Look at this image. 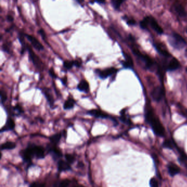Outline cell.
<instances>
[{
  "label": "cell",
  "instance_id": "31",
  "mask_svg": "<svg viewBox=\"0 0 187 187\" xmlns=\"http://www.w3.org/2000/svg\"><path fill=\"white\" fill-rule=\"evenodd\" d=\"M120 119L122 122H124L125 124H129L130 123V120L129 119H127L125 115V110H122L121 112V117H120Z\"/></svg>",
  "mask_w": 187,
  "mask_h": 187
},
{
  "label": "cell",
  "instance_id": "40",
  "mask_svg": "<svg viewBox=\"0 0 187 187\" xmlns=\"http://www.w3.org/2000/svg\"><path fill=\"white\" fill-rule=\"evenodd\" d=\"M127 18V17H126ZM127 24L129 25H130V26H132V25H134L136 24V22L133 19H128L127 20Z\"/></svg>",
  "mask_w": 187,
  "mask_h": 187
},
{
  "label": "cell",
  "instance_id": "19",
  "mask_svg": "<svg viewBox=\"0 0 187 187\" xmlns=\"http://www.w3.org/2000/svg\"><path fill=\"white\" fill-rule=\"evenodd\" d=\"M58 170L59 172L70 171L71 170V167L68 162H66L63 160H60L58 161Z\"/></svg>",
  "mask_w": 187,
  "mask_h": 187
},
{
  "label": "cell",
  "instance_id": "43",
  "mask_svg": "<svg viewBox=\"0 0 187 187\" xmlns=\"http://www.w3.org/2000/svg\"><path fill=\"white\" fill-rule=\"evenodd\" d=\"M73 187H85L84 186H83V185H75V186H73Z\"/></svg>",
  "mask_w": 187,
  "mask_h": 187
},
{
  "label": "cell",
  "instance_id": "15",
  "mask_svg": "<svg viewBox=\"0 0 187 187\" xmlns=\"http://www.w3.org/2000/svg\"><path fill=\"white\" fill-rule=\"evenodd\" d=\"M15 121L11 117H8L7 119V121H6L5 126L1 129V132L2 133L3 132L13 130L15 129Z\"/></svg>",
  "mask_w": 187,
  "mask_h": 187
},
{
  "label": "cell",
  "instance_id": "1",
  "mask_svg": "<svg viewBox=\"0 0 187 187\" xmlns=\"http://www.w3.org/2000/svg\"><path fill=\"white\" fill-rule=\"evenodd\" d=\"M145 116L146 121L150 125L154 134L156 136L164 137L165 135V129L160 120L154 114L153 110L151 109L147 110Z\"/></svg>",
  "mask_w": 187,
  "mask_h": 187
},
{
  "label": "cell",
  "instance_id": "23",
  "mask_svg": "<svg viewBox=\"0 0 187 187\" xmlns=\"http://www.w3.org/2000/svg\"><path fill=\"white\" fill-rule=\"evenodd\" d=\"M16 147V144L12 142H7L1 145L2 150H11Z\"/></svg>",
  "mask_w": 187,
  "mask_h": 187
},
{
  "label": "cell",
  "instance_id": "39",
  "mask_svg": "<svg viewBox=\"0 0 187 187\" xmlns=\"http://www.w3.org/2000/svg\"><path fill=\"white\" fill-rule=\"evenodd\" d=\"M61 81L62 84L64 86H67V83H68V78L66 76H65L64 78H61Z\"/></svg>",
  "mask_w": 187,
  "mask_h": 187
},
{
  "label": "cell",
  "instance_id": "3",
  "mask_svg": "<svg viewBox=\"0 0 187 187\" xmlns=\"http://www.w3.org/2000/svg\"><path fill=\"white\" fill-rule=\"evenodd\" d=\"M168 41L171 46L177 49H182L187 45L185 39L180 34L176 32H173L170 35Z\"/></svg>",
  "mask_w": 187,
  "mask_h": 187
},
{
  "label": "cell",
  "instance_id": "11",
  "mask_svg": "<svg viewBox=\"0 0 187 187\" xmlns=\"http://www.w3.org/2000/svg\"><path fill=\"white\" fill-rule=\"evenodd\" d=\"M49 153L51 154V155L54 160H57L59 158H61L62 156V153H61V151L58 149L57 148L56 146L53 145L52 146H49L47 147Z\"/></svg>",
  "mask_w": 187,
  "mask_h": 187
},
{
  "label": "cell",
  "instance_id": "32",
  "mask_svg": "<svg viewBox=\"0 0 187 187\" xmlns=\"http://www.w3.org/2000/svg\"><path fill=\"white\" fill-rule=\"evenodd\" d=\"M65 158L66 160V161L69 164H73L75 160V156L71 154H66L65 155Z\"/></svg>",
  "mask_w": 187,
  "mask_h": 187
},
{
  "label": "cell",
  "instance_id": "24",
  "mask_svg": "<svg viewBox=\"0 0 187 187\" xmlns=\"http://www.w3.org/2000/svg\"><path fill=\"white\" fill-rule=\"evenodd\" d=\"M61 137H62L61 134H56L50 137L49 139L51 141V143L53 145L56 146L57 144L58 143L59 141L61 140Z\"/></svg>",
  "mask_w": 187,
  "mask_h": 187
},
{
  "label": "cell",
  "instance_id": "34",
  "mask_svg": "<svg viewBox=\"0 0 187 187\" xmlns=\"http://www.w3.org/2000/svg\"><path fill=\"white\" fill-rule=\"evenodd\" d=\"M149 185H150V187H159L158 181L155 178H152L150 180Z\"/></svg>",
  "mask_w": 187,
  "mask_h": 187
},
{
  "label": "cell",
  "instance_id": "42",
  "mask_svg": "<svg viewBox=\"0 0 187 187\" xmlns=\"http://www.w3.org/2000/svg\"><path fill=\"white\" fill-rule=\"evenodd\" d=\"M95 2L98 3L99 4H105L106 2L105 1H95Z\"/></svg>",
  "mask_w": 187,
  "mask_h": 187
},
{
  "label": "cell",
  "instance_id": "2",
  "mask_svg": "<svg viewBox=\"0 0 187 187\" xmlns=\"http://www.w3.org/2000/svg\"><path fill=\"white\" fill-rule=\"evenodd\" d=\"M27 49L29 54V58L32 63L34 64L35 67L36 68L37 70L41 72L44 70L45 65L42 62L41 59L34 52L32 46L29 44H27Z\"/></svg>",
  "mask_w": 187,
  "mask_h": 187
},
{
  "label": "cell",
  "instance_id": "14",
  "mask_svg": "<svg viewBox=\"0 0 187 187\" xmlns=\"http://www.w3.org/2000/svg\"><path fill=\"white\" fill-rule=\"evenodd\" d=\"M173 7L175 13L179 17H185L186 16L187 12L185 10V8L181 4H180L179 3H175V4L173 5Z\"/></svg>",
  "mask_w": 187,
  "mask_h": 187
},
{
  "label": "cell",
  "instance_id": "6",
  "mask_svg": "<svg viewBox=\"0 0 187 187\" xmlns=\"http://www.w3.org/2000/svg\"><path fill=\"white\" fill-rule=\"evenodd\" d=\"M118 70H119L117 68L114 67H110V68H106L103 70H100L98 69H96L95 73H96V74H97L98 76L100 79L103 80L117 73Z\"/></svg>",
  "mask_w": 187,
  "mask_h": 187
},
{
  "label": "cell",
  "instance_id": "10",
  "mask_svg": "<svg viewBox=\"0 0 187 187\" xmlns=\"http://www.w3.org/2000/svg\"><path fill=\"white\" fill-rule=\"evenodd\" d=\"M151 96L154 101L159 102L164 96V90L160 86H158L152 91Z\"/></svg>",
  "mask_w": 187,
  "mask_h": 187
},
{
  "label": "cell",
  "instance_id": "41",
  "mask_svg": "<svg viewBox=\"0 0 187 187\" xmlns=\"http://www.w3.org/2000/svg\"><path fill=\"white\" fill-rule=\"evenodd\" d=\"M6 19L8 22H12L14 21V18L12 15H8L6 17Z\"/></svg>",
  "mask_w": 187,
  "mask_h": 187
},
{
  "label": "cell",
  "instance_id": "30",
  "mask_svg": "<svg viewBox=\"0 0 187 187\" xmlns=\"http://www.w3.org/2000/svg\"><path fill=\"white\" fill-rule=\"evenodd\" d=\"M149 25L148 17H147L140 23V26L143 29H147Z\"/></svg>",
  "mask_w": 187,
  "mask_h": 187
},
{
  "label": "cell",
  "instance_id": "13",
  "mask_svg": "<svg viewBox=\"0 0 187 187\" xmlns=\"http://www.w3.org/2000/svg\"><path fill=\"white\" fill-rule=\"evenodd\" d=\"M77 88L81 92L88 93L90 92V85L89 83H88L87 81L85 79H81L79 83L78 84Z\"/></svg>",
  "mask_w": 187,
  "mask_h": 187
},
{
  "label": "cell",
  "instance_id": "21",
  "mask_svg": "<svg viewBox=\"0 0 187 187\" xmlns=\"http://www.w3.org/2000/svg\"><path fill=\"white\" fill-rule=\"evenodd\" d=\"M180 63L179 61L175 58H173L168 66L167 69L168 71H175L180 68Z\"/></svg>",
  "mask_w": 187,
  "mask_h": 187
},
{
  "label": "cell",
  "instance_id": "12",
  "mask_svg": "<svg viewBox=\"0 0 187 187\" xmlns=\"http://www.w3.org/2000/svg\"><path fill=\"white\" fill-rule=\"evenodd\" d=\"M149 25L151 26V28L153 29L155 32H156L158 34H162L164 32L163 29L158 24V23L156 20L151 17H148Z\"/></svg>",
  "mask_w": 187,
  "mask_h": 187
},
{
  "label": "cell",
  "instance_id": "25",
  "mask_svg": "<svg viewBox=\"0 0 187 187\" xmlns=\"http://www.w3.org/2000/svg\"><path fill=\"white\" fill-rule=\"evenodd\" d=\"M155 47L156 49V51H158L159 53L161 55L166 57H168L171 56L169 52H168V51H166L165 49H163L159 45H158L157 44H155Z\"/></svg>",
  "mask_w": 187,
  "mask_h": 187
},
{
  "label": "cell",
  "instance_id": "38",
  "mask_svg": "<svg viewBox=\"0 0 187 187\" xmlns=\"http://www.w3.org/2000/svg\"><path fill=\"white\" fill-rule=\"evenodd\" d=\"M164 147L165 148H172V146L171 143L170 142V141H165V142H164Z\"/></svg>",
  "mask_w": 187,
  "mask_h": 187
},
{
  "label": "cell",
  "instance_id": "5",
  "mask_svg": "<svg viewBox=\"0 0 187 187\" xmlns=\"http://www.w3.org/2000/svg\"><path fill=\"white\" fill-rule=\"evenodd\" d=\"M132 50L135 56L143 62L146 65V68L150 69L153 67L154 66V62L149 56L141 53L138 49L135 48H132Z\"/></svg>",
  "mask_w": 187,
  "mask_h": 187
},
{
  "label": "cell",
  "instance_id": "44",
  "mask_svg": "<svg viewBox=\"0 0 187 187\" xmlns=\"http://www.w3.org/2000/svg\"><path fill=\"white\" fill-rule=\"evenodd\" d=\"M90 2L91 3V4H93V3L95 2V1H94V2H92V1H90Z\"/></svg>",
  "mask_w": 187,
  "mask_h": 187
},
{
  "label": "cell",
  "instance_id": "9",
  "mask_svg": "<svg viewBox=\"0 0 187 187\" xmlns=\"http://www.w3.org/2000/svg\"><path fill=\"white\" fill-rule=\"evenodd\" d=\"M24 35L25 37L31 43L32 46L33 47L34 49H36V50L39 51L44 50V46L35 37L33 36L32 35H31L29 34H25V33L24 34Z\"/></svg>",
  "mask_w": 187,
  "mask_h": 187
},
{
  "label": "cell",
  "instance_id": "8",
  "mask_svg": "<svg viewBox=\"0 0 187 187\" xmlns=\"http://www.w3.org/2000/svg\"><path fill=\"white\" fill-rule=\"evenodd\" d=\"M40 90L41 91L42 94L44 95V96L46 98L49 107H51V108H53L54 105L55 100L54 98L53 92H52V90L49 87L42 88Z\"/></svg>",
  "mask_w": 187,
  "mask_h": 187
},
{
  "label": "cell",
  "instance_id": "17",
  "mask_svg": "<svg viewBox=\"0 0 187 187\" xmlns=\"http://www.w3.org/2000/svg\"><path fill=\"white\" fill-rule=\"evenodd\" d=\"M125 61H122L121 64L124 68H132L134 66V62L131 56L129 54L126 53L125 52H123Z\"/></svg>",
  "mask_w": 187,
  "mask_h": 187
},
{
  "label": "cell",
  "instance_id": "27",
  "mask_svg": "<svg viewBox=\"0 0 187 187\" xmlns=\"http://www.w3.org/2000/svg\"><path fill=\"white\" fill-rule=\"evenodd\" d=\"M74 66V61L66 60L63 62V67L66 69V70H70L73 68Z\"/></svg>",
  "mask_w": 187,
  "mask_h": 187
},
{
  "label": "cell",
  "instance_id": "4",
  "mask_svg": "<svg viewBox=\"0 0 187 187\" xmlns=\"http://www.w3.org/2000/svg\"><path fill=\"white\" fill-rule=\"evenodd\" d=\"M87 114L91 116L95 117L96 118H100V119H109L112 120L115 124H117V120L113 117L110 116L106 113L102 111L100 109H92L87 112Z\"/></svg>",
  "mask_w": 187,
  "mask_h": 187
},
{
  "label": "cell",
  "instance_id": "20",
  "mask_svg": "<svg viewBox=\"0 0 187 187\" xmlns=\"http://www.w3.org/2000/svg\"><path fill=\"white\" fill-rule=\"evenodd\" d=\"M168 171L171 177H174L180 172V168L174 164H170L168 165Z\"/></svg>",
  "mask_w": 187,
  "mask_h": 187
},
{
  "label": "cell",
  "instance_id": "28",
  "mask_svg": "<svg viewBox=\"0 0 187 187\" xmlns=\"http://www.w3.org/2000/svg\"><path fill=\"white\" fill-rule=\"evenodd\" d=\"M124 1H119V0H113L111 1L112 6L115 10H119L121 6L122 3H124Z\"/></svg>",
  "mask_w": 187,
  "mask_h": 187
},
{
  "label": "cell",
  "instance_id": "7",
  "mask_svg": "<svg viewBox=\"0 0 187 187\" xmlns=\"http://www.w3.org/2000/svg\"><path fill=\"white\" fill-rule=\"evenodd\" d=\"M28 147L34 157H35L38 159H42L45 157L44 148L41 146L30 144V146H28Z\"/></svg>",
  "mask_w": 187,
  "mask_h": 187
},
{
  "label": "cell",
  "instance_id": "18",
  "mask_svg": "<svg viewBox=\"0 0 187 187\" xmlns=\"http://www.w3.org/2000/svg\"><path fill=\"white\" fill-rule=\"evenodd\" d=\"M24 34V32H20L18 34V39L19 40V41L20 44L21 46H22V49H21V52H20L21 54H23L24 53L25 51L27 50V44L25 41V37Z\"/></svg>",
  "mask_w": 187,
  "mask_h": 187
},
{
  "label": "cell",
  "instance_id": "16",
  "mask_svg": "<svg viewBox=\"0 0 187 187\" xmlns=\"http://www.w3.org/2000/svg\"><path fill=\"white\" fill-rule=\"evenodd\" d=\"M76 101L74 99L71 95H69L67 99L66 100L63 105V108L64 110H70L74 108L75 105Z\"/></svg>",
  "mask_w": 187,
  "mask_h": 187
},
{
  "label": "cell",
  "instance_id": "36",
  "mask_svg": "<svg viewBox=\"0 0 187 187\" xmlns=\"http://www.w3.org/2000/svg\"><path fill=\"white\" fill-rule=\"evenodd\" d=\"M74 66H75L76 67L81 68L83 64V61L80 58L74 61Z\"/></svg>",
  "mask_w": 187,
  "mask_h": 187
},
{
  "label": "cell",
  "instance_id": "26",
  "mask_svg": "<svg viewBox=\"0 0 187 187\" xmlns=\"http://www.w3.org/2000/svg\"><path fill=\"white\" fill-rule=\"evenodd\" d=\"M11 47L12 42H6L3 44L2 46V49L3 52L8 54L11 53Z\"/></svg>",
  "mask_w": 187,
  "mask_h": 187
},
{
  "label": "cell",
  "instance_id": "29",
  "mask_svg": "<svg viewBox=\"0 0 187 187\" xmlns=\"http://www.w3.org/2000/svg\"><path fill=\"white\" fill-rule=\"evenodd\" d=\"M1 104H3V103H5L6 101L7 100L8 97L7 92L5 91V90H1Z\"/></svg>",
  "mask_w": 187,
  "mask_h": 187
},
{
  "label": "cell",
  "instance_id": "22",
  "mask_svg": "<svg viewBox=\"0 0 187 187\" xmlns=\"http://www.w3.org/2000/svg\"><path fill=\"white\" fill-rule=\"evenodd\" d=\"M70 183V181L69 179L61 180L54 183L53 187H68Z\"/></svg>",
  "mask_w": 187,
  "mask_h": 187
},
{
  "label": "cell",
  "instance_id": "35",
  "mask_svg": "<svg viewBox=\"0 0 187 187\" xmlns=\"http://www.w3.org/2000/svg\"><path fill=\"white\" fill-rule=\"evenodd\" d=\"M38 32L41 36V37L43 39V40L45 42L46 41V32H45V30L44 29H41L39 30V31H38Z\"/></svg>",
  "mask_w": 187,
  "mask_h": 187
},
{
  "label": "cell",
  "instance_id": "37",
  "mask_svg": "<svg viewBox=\"0 0 187 187\" xmlns=\"http://www.w3.org/2000/svg\"><path fill=\"white\" fill-rule=\"evenodd\" d=\"M29 187H46L45 184L38 182H34L30 185Z\"/></svg>",
  "mask_w": 187,
  "mask_h": 187
},
{
  "label": "cell",
  "instance_id": "33",
  "mask_svg": "<svg viewBox=\"0 0 187 187\" xmlns=\"http://www.w3.org/2000/svg\"><path fill=\"white\" fill-rule=\"evenodd\" d=\"M49 74L51 78H52V79H57V78H58V76L57 75V74H56V73H55V71H54V70L53 67H51V68L49 69Z\"/></svg>",
  "mask_w": 187,
  "mask_h": 187
}]
</instances>
